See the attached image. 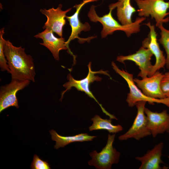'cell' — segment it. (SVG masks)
Masks as SVG:
<instances>
[{
  "mask_svg": "<svg viewBox=\"0 0 169 169\" xmlns=\"http://www.w3.org/2000/svg\"><path fill=\"white\" fill-rule=\"evenodd\" d=\"M153 55V54L149 49L142 46L134 54L117 56L116 60L123 64L126 60L134 62L140 70L138 76L143 78L151 76L153 65H152L151 60Z\"/></svg>",
  "mask_w": 169,
  "mask_h": 169,
  "instance_id": "30bf717a",
  "label": "cell"
},
{
  "mask_svg": "<svg viewBox=\"0 0 169 169\" xmlns=\"http://www.w3.org/2000/svg\"><path fill=\"white\" fill-rule=\"evenodd\" d=\"M98 0H83L79 4H76L74 6V7L75 8L76 10L73 15L66 17L65 18L69 21L71 27V32L68 40L65 41V44L68 49L69 53L72 55L73 57L74 55L69 47V44L71 40L77 38L78 39L79 43L82 44L86 41L89 42L91 39L96 37V36H92L84 38L79 36V34L80 33L81 31H88L90 29V26L88 23L86 22L83 23L80 22L79 15L80 10L85 5L88 3L96 2Z\"/></svg>",
  "mask_w": 169,
  "mask_h": 169,
  "instance_id": "ba28073f",
  "label": "cell"
},
{
  "mask_svg": "<svg viewBox=\"0 0 169 169\" xmlns=\"http://www.w3.org/2000/svg\"><path fill=\"white\" fill-rule=\"evenodd\" d=\"M31 168L32 169H50V166L46 161L40 159L37 155H34L33 160L31 163Z\"/></svg>",
  "mask_w": 169,
  "mask_h": 169,
  "instance_id": "7402d4cb",
  "label": "cell"
},
{
  "mask_svg": "<svg viewBox=\"0 0 169 169\" xmlns=\"http://www.w3.org/2000/svg\"><path fill=\"white\" fill-rule=\"evenodd\" d=\"M62 5H59L56 8L52 7L48 9H41L40 12L47 18V20L43 26V29L48 28L52 30L61 37L63 36V28L66 24V13L72 9L69 8L62 10Z\"/></svg>",
  "mask_w": 169,
  "mask_h": 169,
  "instance_id": "8fae6325",
  "label": "cell"
},
{
  "mask_svg": "<svg viewBox=\"0 0 169 169\" xmlns=\"http://www.w3.org/2000/svg\"><path fill=\"white\" fill-rule=\"evenodd\" d=\"M163 76L162 73L157 71L150 77L141 79L135 78L134 81L146 95L151 98L163 99L167 97L161 88V83Z\"/></svg>",
  "mask_w": 169,
  "mask_h": 169,
  "instance_id": "7c38bea8",
  "label": "cell"
},
{
  "mask_svg": "<svg viewBox=\"0 0 169 169\" xmlns=\"http://www.w3.org/2000/svg\"><path fill=\"white\" fill-rule=\"evenodd\" d=\"M138 9L137 11L139 17H147L150 16L154 18L156 26L158 27L163 23L169 21V1L165 0H135Z\"/></svg>",
  "mask_w": 169,
  "mask_h": 169,
  "instance_id": "277c9868",
  "label": "cell"
},
{
  "mask_svg": "<svg viewBox=\"0 0 169 169\" xmlns=\"http://www.w3.org/2000/svg\"><path fill=\"white\" fill-rule=\"evenodd\" d=\"M96 7L95 6L92 5L87 15L91 22H99L102 25L103 28L101 33L102 38L112 34L114 32L118 30L124 31L127 37H130L132 34L137 33L140 31L141 24L146 18L139 17L131 24L122 25L119 23L113 17L112 12L115 8L113 7L109 6V12L102 17H99L97 14L95 10Z\"/></svg>",
  "mask_w": 169,
  "mask_h": 169,
  "instance_id": "7a4b0ae2",
  "label": "cell"
},
{
  "mask_svg": "<svg viewBox=\"0 0 169 169\" xmlns=\"http://www.w3.org/2000/svg\"><path fill=\"white\" fill-rule=\"evenodd\" d=\"M51 135V139L56 141L54 147L58 149L60 147H63L66 145L75 142H83L92 141L97 136H90L86 133H82L72 136H62L59 135L54 130L49 131Z\"/></svg>",
  "mask_w": 169,
  "mask_h": 169,
  "instance_id": "ac0fdd59",
  "label": "cell"
},
{
  "mask_svg": "<svg viewBox=\"0 0 169 169\" xmlns=\"http://www.w3.org/2000/svg\"><path fill=\"white\" fill-rule=\"evenodd\" d=\"M111 65L115 72L120 75L126 81L130 90L126 99L128 105L133 107L139 101H145L150 104L154 105V103L163 104L169 108V97L164 99H155L149 97L145 95L138 88L134 81L133 75L123 69H120L115 64L112 62Z\"/></svg>",
  "mask_w": 169,
  "mask_h": 169,
  "instance_id": "5b68a950",
  "label": "cell"
},
{
  "mask_svg": "<svg viewBox=\"0 0 169 169\" xmlns=\"http://www.w3.org/2000/svg\"><path fill=\"white\" fill-rule=\"evenodd\" d=\"M4 53L11 78L35 82L36 73L33 59L25 53L24 48L16 47L9 40H6Z\"/></svg>",
  "mask_w": 169,
  "mask_h": 169,
  "instance_id": "6da1fadb",
  "label": "cell"
},
{
  "mask_svg": "<svg viewBox=\"0 0 169 169\" xmlns=\"http://www.w3.org/2000/svg\"><path fill=\"white\" fill-rule=\"evenodd\" d=\"M144 24L149 28L150 31L148 37L142 41V46L149 49L155 56L156 60L151 73V76L156 71L164 68L166 65V58L157 42V34L154 25L151 24L149 22Z\"/></svg>",
  "mask_w": 169,
  "mask_h": 169,
  "instance_id": "4fadbf2b",
  "label": "cell"
},
{
  "mask_svg": "<svg viewBox=\"0 0 169 169\" xmlns=\"http://www.w3.org/2000/svg\"><path fill=\"white\" fill-rule=\"evenodd\" d=\"M91 62H90L88 65L89 72L87 76L83 79L77 80L74 79L70 74L68 75L67 78L68 81L66 82L63 85V86L65 89V90L62 92L60 100H62L64 94L67 91L70 90L72 87H74L78 90L85 92L89 97L94 99L99 105L103 112L106 115L109 116L110 119H115L118 120L114 115L110 114L105 110L102 105L100 104L96 99L90 90L89 88L90 83L93 82L94 81H100L102 80V78L98 75H95V74H102L106 75L110 78V76L107 71H104L102 70H100L97 71H92L91 69Z\"/></svg>",
  "mask_w": 169,
  "mask_h": 169,
  "instance_id": "3957f363",
  "label": "cell"
},
{
  "mask_svg": "<svg viewBox=\"0 0 169 169\" xmlns=\"http://www.w3.org/2000/svg\"><path fill=\"white\" fill-rule=\"evenodd\" d=\"M144 112L147 117V127L153 137L165 132L169 133V113L166 110L154 112L145 107Z\"/></svg>",
  "mask_w": 169,
  "mask_h": 169,
  "instance_id": "5bb4252c",
  "label": "cell"
},
{
  "mask_svg": "<svg viewBox=\"0 0 169 169\" xmlns=\"http://www.w3.org/2000/svg\"><path fill=\"white\" fill-rule=\"evenodd\" d=\"M34 37L43 40V43L40 44L47 48L57 60L59 59V54L60 50H68L65 44L64 38L62 37H56L53 31L50 29L46 28L43 32L34 35Z\"/></svg>",
  "mask_w": 169,
  "mask_h": 169,
  "instance_id": "9a60e30c",
  "label": "cell"
},
{
  "mask_svg": "<svg viewBox=\"0 0 169 169\" xmlns=\"http://www.w3.org/2000/svg\"><path fill=\"white\" fill-rule=\"evenodd\" d=\"M115 134H108L105 146L100 152L94 150L90 153L92 157L88 162L90 166H94L97 169H110L112 164L118 163L119 161L120 153L113 146Z\"/></svg>",
  "mask_w": 169,
  "mask_h": 169,
  "instance_id": "8992f818",
  "label": "cell"
},
{
  "mask_svg": "<svg viewBox=\"0 0 169 169\" xmlns=\"http://www.w3.org/2000/svg\"><path fill=\"white\" fill-rule=\"evenodd\" d=\"M146 102L142 101L136 103L135 105L137 109V113L133 124L126 132L119 137V140H127L133 138L139 141L151 135V131L147 127V117L144 112Z\"/></svg>",
  "mask_w": 169,
  "mask_h": 169,
  "instance_id": "52a82bcc",
  "label": "cell"
},
{
  "mask_svg": "<svg viewBox=\"0 0 169 169\" xmlns=\"http://www.w3.org/2000/svg\"><path fill=\"white\" fill-rule=\"evenodd\" d=\"M30 81L12 78L8 84L2 86L0 89V112L10 107L19 108L16 96L18 92L28 86Z\"/></svg>",
  "mask_w": 169,
  "mask_h": 169,
  "instance_id": "9c48e42d",
  "label": "cell"
},
{
  "mask_svg": "<svg viewBox=\"0 0 169 169\" xmlns=\"http://www.w3.org/2000/svg\"><path fill=\"white\" fill-rule=\"evenodd\" d=\"M4 28H2L0 31V68L2 71H7L10 73L7 61L4 53V46L6 40L3 37L4 33Z\"/></svg>",
  "mask_w": 169,
  "mask_h": 169,
  "instance_id": "44dd1931",
  "label": "cell"
},
{
  "mask_svg": "<svg viewBox=\"0 0 169 169\" xmlns=\"http://www.w3.org/2000/svg\"><path fill=\"white\" fill-rule=\"evenodd\" d=\"M91 120L93 121V123L89 128L90 131L104 130L107 131L110 133L115 134L123 130V127L120 125H113L111 119H103L98 115H95L91 118Z\"/></svg>",
  "mask_w": 169,
  "mask_h": 169,
  "instance_id": "d6986e66",
  "label": "cell"
},
{
  "mask_svg": "<svg viewBox=\"0 0 169 169\" xmlns=\"http://www.w3.org/2000/svg\"></svg>",
  "mask_w": 169,
  "mask_h": 169,
  "instance_id": "d4e9b609",
  "label": "cell"
},
{
  "mask_svg": "<svg viewBox=\"0 0 169 169\" xmlns=\"http://www.w3.org/2000/svg\"><path fill=\"white\" fill-rule=\"evenodd\" d=\"M110 5L116 8L117 17L121 24H129L133 22L132 16L136 10L131 5V0H118Z\"/></svg>",
  "mask_w": 169,
  "mask_h": 169,
  "instance_id": "e0dca14e",
  "label": "cell"
},
{
  "mask_svg": "<svg viewBox=\"0 0 169 169\" xmlns=\"http://www.w3.org/2000/svg\"><path fill=\"white\" fill-rule=\"evenodd\" d=\"M158 28L160 30V37L158 40L165 50L166 57V65L169 69V30L164 27L163 24L160 25Z\"/></svg>",
  "mask_w": 169,
  "mask_h": 169,
  "instance_id": "ffe728a7",
  "label": "cell"
},
{
  "mask_svg": "<svg viewBox=\"0 0 169 169\" xmlns=\"http://www.w3.org/2000/svg\"><path fill=\"white\" fill-rule=\"evenodd\" d=\"M168 158L169 159V156H168Z\"/></svg>",
  "mask_w": 169,
  "mask_h": 169,
  "instance_id": "cb8c5ba5",
  "label": "cell"
},
{
  "mask_svg": "<svg viewBox=\"0 0 169 169\" xmlns=\"http://www.w3.org/2000/svg\"><path fill=\"white\" fill-rule=\"evenodd\" d=\"M161 86L163 92L167 97H169V71L163 74Z\"/></svg>",
  "mask_w": 169,
  "mask_h": 169,
  "instance_id": "603a6c76",
  "label": "cell"
},
{
  "mask_svg": "<svg viewBox=\"0 0 169 169\" xmlns=\"http://www.w3.org/2000/svg\"><path fill=\"white\" fill-rule=\"evenodd\" d=\"M163 143L160 142L155 145L151 150H148L146 153L141 157L137 156L136 159L140 161L141 164L139 169H166L168 166H161L160 164L164 163L161 160L162 155V150Z\"/></svg>",
  "mask_w": 169,
  "mask_h": 169,
  "instance_id": "2e32d148",
  "label": "cell"
}]
</instances>
